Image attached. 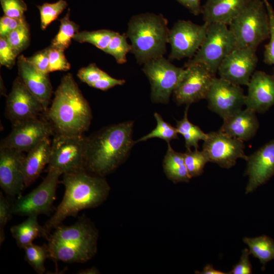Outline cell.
<instances>
[{
    "label": "cell",
    "mask_w": 274,
    "mask_h": 274,
    "mask_svg": "<svg viewBox=\"0 0 274 274\" xmlns=\"http://www.w3.org/2000/svg\"><path fill=\"white\" fill-rule=\"evenodd\" d=\"M63 197L50 219L43 226L45 237L68 217L82 210L97 207L108 198L110 187L104 178L86 169L63 174Z\"/></svg>",
    "instance_id": "obj_1"
},
{
    "label": "cell",
    "mask_w": 274,
    "mask_h": 274,
    "mask_svg": "<svg viewBox=\"0 0 274 274\" xmlns=\"http://www.w3.org/2000/svg\"><path fill=\"white\" fill-rule=\"evenodd\" d=\"M133 123L124 122L106 127L87 136L86 169L105 177L127 158L135 142Z\"/></svg>",
    "instance_id": "obj_2"
},
{
    "label": "cell",
    "mask_w": 274,
    "mask_h": 274,
    "mask_svg": "<svg viewBox=\"0 0 274 274\" xmlns=\"http://www.w3.org/2000/svg\"><path fill=\"white\" fill-rule=\"evenodd\" d=\"M47 111L56 133L83 134L88 129L92 119L89 104L70 73L62 78Z\"/></svg>",
    "instance_id": "obj_3"
},
{
    "label": "cell",
    "mask_w": 274,
    "mask_h": 274,
    "mask_svg": "<svg viewBox=\"0 0 274 274\" xmlns=\"http://www.w3.org/2000/svg\"><path fill=\"white\" fill-rule=\"evenodd\" d=\"M161 14L146 13L133 16L128 22L126 36L136 62L144 64L166 53L169 29Z\"/></svg>",
    "instance_id": "obj_4"
},
{
    "label": "cell",
    "mask_w": 274,
    "mask_h": 274,
    "mask_svg": "<svg viewBox=\"0 0 274 274\" xmlns=\"http://www.w3.org/2000/svg\"><path fill=\"white\" fill-rule=\"evenodd\" d=\"M228 27L234 36L236 48L256 50L270 36L269 16L263 1L252 0Z\"/></svg>",
    "instance_id": "obj_5"
},
{
    "label": "cell",
    "mask_w": 274,
    "mask_h": 274,
    "mask_svg": "<svg viewBox=\"0 0 274 274\" xmlns=\"http://www.w3.org/2000/svg\"><path fill=\"white\" fill-rule=\"evenodd\" d=\"M205 38L195 55L185 63L199 64L215 76L224 59L236 48L234 36L228 26L208 24Z\"/></svg>",
    "instance_id": "obj_6"
},
{
    "label": "cell",
    "mask_w": 274,
    "mask_h": 274,
    "mask_svg": "<svg viewBox=\"0 0 274 274\" xmlns=\"http://www.w3.org/2000/svg\"><path fill=\"white\" fill-rule=\"evenodd\" d=\"M87 136L55 133L51 142L48 169L62 175L86 169Z\"/></svg>",
    "instance_id": "obj_7"
},
{
    "label": "cell",
    "mask_w": 274,
    "mask_h": 274,
    "mask_svg": "<svg viewBox=\"0 0 274 274\" xmlns=\"http://www.w3.org/2000/svg\"><path fill=\"white\" fill-rule=\"evenodd\" d=\"M142 70L151 84V100L163 104L168 102L185 72V68L176 66L164 56L145 63Z\"/></svg>",
    "instance_id": "obj_8"
},
{
    "label": "cell",
    "mask_w": 274,
    "mask_h": 274,
    "mask_svg": "<svg viewBox=\"0 0 274 274\" xmlns=\"http://www.w3.org/2000/svg\"><path fill=\"white\" fill-rule=\"evenodd\" d=\"M61 175L56 169H48L47 176L36 188L25 196H19L13 203V214L26 216L49 215L53 211L56 190Z\"/></svg>",
    "instance_id": "obj_9"
},
{
    "label": "cell",
    "mask_w": 274,
    "mask_h": 274,
    "mask_svg": "<svg viewBox=\"0 0 274 274\" xmlns=\"http://www.w3.org/2000/svg\"><path fill=\"white\" fill-rule=\"evenodd\" d=\"M208 24L198 25L191 21L179 20L169 29L168 43L171 50L168 59L191 58L201 46L206 35Z\"/></svg>",
    "instance_id": "obj_10"
},
{
    "label": "cell",
    "mask_w": 274,
    "mask_h": 274,
    "mask_svg": "<svg viewBox=\"0 0 274 274\" xmlns=\"http://www.w3.org/2000/svg\"><path fill=\"white\" fill-rule=\"evenodd\" d=\"M50 122L39 117L13 125L9 134L3 139L0 147L28 152L54 132Z\"/></svg>",
    "instance_id": "obj_11"
},
{
    "label": "cell",
    "mask_w": 274,
    "mask_h": 274,
    "mask_svg": "<svg viewBox=\"0 0 274 274\" xmlns=\"http://www.w3.org/2000/svg\"><path fill=\"white\" fill-rule=\"evenodd\" d=\"M185 67V72L173 94L177 104L189 106L206 99L215 76L199 64Z\"/></svg>",
    "instance_id": "obj_12"
},
{
    "label": "cell",
    "mask_w": 274,
    "mask_h": 274,
    "mask_svg": "<svg viewBox=\"0 0 274 274\" xmlns=\"http://www.w3.org/2000/svg\"><path fill=\"white\" fill-rule=\"evenodd\" d=\"M206 99L209 109L223 119L242 109L246 95L241 86L215 77Z\"/></svg>",
    "instance_id": "obj_13"
},
{
    "label": "cell",
    "mask_w": 274,
    "mask_h": 274,
    "mask_svg": "<svg viewBox=\"0 0 274 274\" xmlns=\"http://www.w3.org/2000/svg\"><path fill=\"white\" fill-rule=\"evenodd\" d=\"M203 142L202 150L208 155L210 162L222 168L232 167L239 158L247 159L244 142L219 130L208 133Z\"/></svg>",
    "instance_id": "obj_14"
},
{
    "label": "cell",
    "mask_w": 274,
    "mask_h": 274,
    "mask_svg": "<svg viewBox=\"0 0 274 274\" xmlns=\"http://www.w3.org/2000/svg\"><path fill=\"white\" fill-rule=\"evenodd\" d=\"M256 51L250 48H235L219 67V77L237 85L247 86L257 64Z\"/></svg>",
    "instance_id": "obj_15"
},
{
    "label": "cell",
    "mask_w": 274,
    "mask_h": 274,
    "mask_svg": "<svg viewBox=\"0 0 274 274\" xmlns=\"http://www.w3.org/2000/svg\"><path fill=\"white\" fill-rule=\"evenodd\" d=\"M45 111L40 101L27 89L18 76L7 96L5 114L13 125L39 117Z\"/></svg>",
    "instance_id": "obj_16"
},
{
    "label": "cell",
    "mask_w": 274,
    "mask_h": 274,
    "mask_svg": "<svg viewBox=\"0 0 274 274\" xmlns=\"http://www.w3.org/2000/svg\"><path fill=\"white\" fill-rule=\"evenodd\" d=\"M24 157L22 152L0 147V186L8 196H20L25 188Z\"/></svg>",
    "instance_id": "obj_17"
},
{
    "label": "cell",
    "mask_w": 274,
    "mask_h": 274,
    "mask_svg": "<svg viewBox=\"0 0 274 274\" xmlns=\"http://www.w3.org/2000/svg\"><path fill=\"white\" fill-rule=\"evenodd\" d=\"M245 175L249 177L246 194L253 192L274 176V139L248 156Z\"/></svg>",
    "instance_id": "obj_18"
},
{
    "label": "cell",
    "mask_w": 274,
    "mask_h": 274,
    "mask_svg": "<svg viewBox=\"0 0 274 274\" xmlns=\"http://www.w3.org/2000/svg\"><path fill=\"white\" fill-rule=\"evenodd\" d=\"M245 106L256 113H264L274 105V76L256 71L247 85Z\"/></svg>",
    "instance_id": "obj_19"
},
{
    "label": "cell",
    "mask_w": 274,
    "mask_h": 274,
    "mask_svg": "<svg viewBox=\"0 0 274 274\" xmlns=\"http://www.w3.org/2000/svg\"><path fill=\"white\" fill-rule=\"evenodd\" d=\"M17 66L18 77L27 89L40 101L45 112H47L52 93L48 74L37 70L23 55L18 57Z\"/></svg>",
    "instance_id": "obj_20"
},
{
    "label": "cell",
    "mask_w": 274,
    "mask_h": 274,
    "mask_svg": "<svg viewBox=\"0 0 274 274\" xmlns=\"http://www.w3.org/2000/svg\"><path fill=\"white\" fill-rule=\"evenodd\" d=\"M252 0H207L202 7L204 23L229 25Z\"/></svg>",
    "instance_id": "obj_21"
},
{
    "label": "cell",
    "mask_w": 274,
    "mask_h": 274,
    "mask_svg": "<svg viewBox=\"0 0 274 274\" xmlns=\"http://www.w3.org/2000/svg\"><path fill=\"white\" fill-rule=\"evenodd\" d=\"M49 258L67 263H84L96 254L97 243L48 242Z\"/></svg>",
    "instance_id": "obj_22"
},
{
    "label": "cell",
    "mask_w": 274,
    "mask_h": 274,
    "mask_svg": "<svg viewBox=\"0 0 274 274\" xmlns=\"http://www.w3.org/2000/svg\"><path fill=\"white\" fill-rule=\"evenodd\" d=\"M259 127L256 112L246 108L223 119L219 130L243 142L253 138Z\"/></svg>",
    "instance_id": "obj_23"
},
{
    "label": "cell",
    "mask_w": 274,
    "mask_h": 274,
    "mask_svg": "<svg viewBox=\"0 0 274 274\" xmlns=\"http://www.w3.org/2000/svg\"><path fill=\"white\" fill-rule=\"evenodd\" d=\"M98 233L94 226L82 219L70 226H60L50 234L48 242L97 243Z\"/></svg>",
    "instance_id": "obj_24"
},
{
    "label": "cell",
    "mask_w": 274,
    "mask_h": 274,
    "mask_svg": "<svg viewBox=\"0 0 274 274\" xmlns=\"http://www.w3.org/2000/svg\"><path fill=\"white\" fill-rule=\"evenodd\" d=\"M51 142L49 138L41 142L27 152L23 161L25 188L32 184L40 176L50 159Z\"/></svg>",
    "instance_id": "obj_25"
},
{
    "label": "cell",
    "mask_w": 274,
    "mask_h": 274,
    "mask_svg": "<svg viewBox=\"0 0 274 274\" xmlns=\"http://www.w3.org/2000/svg\"><path fill=\"white\" fill-rule=\"evenodd\" d=\"M166 177L175 183L189 182L190 177L184 159V154L175 151L167 143V150L163 161Z\"/></svg>",
    "instance_id": "obj_26"
},
{
    "label": "cell",
    "mask_w": 274,
    "mask_h": 274,
    "mask_svg": "<svg viewBox=\"0 0 274 274\" xmlns=\"http://www.w3.org/2000/svg\"><path fill=\"white\" fill-rule=\"evenodd\" d=\"M37 215H30L23 222L14 225L10 228L12 236L18 247L23 249L32 243L38 237H45L43 227L41 226Z\"/></svg>",
    "instance_id": "obj_27"
},
{
    "label": "cell",
    "mask_w": 274,
    "mask_h": 274,
    "mask_svg": "<svg viewBox=\"0 0 274 274\" xmlns=\"http://www.w3.org/2000/svg\"><path fill=\"white\" fill-rule=\"evenodd\" d=\"M243 242L248 246L250 254L258 259L262 270L266 264L274 259V241L263 235L255 237H244Z\"/></svg>",
    "instance_id": "obj_28"
},
{
    "label": "cell",
    "mask_w": 274,
    "mask_h": 274,
    "mask_svg": "<svg viewBox=\"0 0 274 274\" xmlns=\"http://www.w3.org/2000/svg\"><path fill=\"white\" fill-rule=\"evenodd\" d=\"M188 107L189 105H187L183 118L180 120L177 121L176 127L178 133L184 137L187 150H190L192 147L195 149H198L199 142L201 140L205 141L208 133L204 132L199 127L189 121Z\"/></svg>",
    "instance_id": "obj_29"
},
{
    "label": "cell",
    "mask_w": 274,
    "mask_h": 274,
    "mask_svg": "<svg viewBox=\"0 0 274 274\" xmlns=\"http://www.w3.org/2000/svg\"><path fill=\"white\" fill-rule=\"evenodd\" d=\"M70 9L59 19L60 23L58 33L51 41V46L62 51L69 47L74 36L79 32V26L70 19Z\"/></svg>",
    "instance_id": "obj_30"
},
{
    "label": "cell",
    "mask_w": 274,
    "mask_h": 274,
    "mask_svg": "<svg viewBox=\"0 0 274 274\" xmlns=\"http://www.w3.org/2000/svg\"><path fill=\"white\" fill-rule=\"evenodd\" d=\"M116 32L105 29L90 31L84 30L76 33L73 40L80 43H90L104 51Z\"/></svg>",
    "instance_id": "obj_31"
},
{
    "label": "cell",
    "mask_w": 274,
    "mask_h": 274,
    "mask_svg": "<svg viewBox=\"0 0 274 274\" xmlns=\"http://www.w3.org/2000/svg\"><path fill=\"white\" fill-rule=\"evenodd\" d=\"M23 249L26 262L36 272L44 273L45 271V261L49 257L47 245L39 246L32 243Z\"/></svg>",
    "instance_id": "obj_32"
},
{
    "label": "cell",
    "mask_w": 274,
    "mask_h": 274,
    "mask_svg": "<svg viewBox=\"0 0 274 274\" xmlns=\"http://www.w3.org/2000/svg\"><path fill=\"white\" fill-rule=\"evenodd\" d=\"M126 33L116 32L113 37L106 49L105 53L113 56L119 64H123L127 61L126 55L130 52L131 46L127 41Z\"/></svg>",
    "instance_id": "obj_33"
},
{
    "label": "cell",
    "mask_w": 274,
    "mask_h": 274,
    "mask_svg": "<svg viewBox=\"0 0 274 274\" xmlns=\"http://www.w3.org/2000/svg\"><path fill=\"white\" fill-rule=\"evenodd\" d=\"M154 116L157 122L156 127L147 134L135 141V143L146 141L154 138L162 139L167 143H169L172 140L178 139L179 133L176 127L164 121L158 113H155Z\"/></svg>",
    "instance_id": "obj_34"
},
{
    "label": "cell",
    "mask_w": 274,
    "mask_h": 274,
    "mask_svg": "<svg viewBox=\"0 0 274 274\" xmlns=\"http://www.w3.org/2000/svg\"><path fill=\"white\" fill-rule=\"evenodd\" d=\"M184 154L185 164L191 178L201 175L204 169L205 165L210 162L207 153L202 150L194 151L187 150Z\"/></svg>",
    "instance_id": "obj_35"
},
{
    "label": "cell",
    "mask_w": 274,
    "mask_h": 274,
    "mask_svg": "<svg viewBox=\"0 0 274 274\" xmlns=\"http://www.w3.org/2000/svg\"><path fill=\"white\" fill-rule=\"evenodd\" d=\"M67 6L65 0H58L54 3H45L42 5L37 6L40 14L42 29H45L50 24L57 19Z\"/></svg>",
    "instance_id": "obj_36"
},
{
    "label": "cell",
    "mask_w": 274,
    "mask_h": 274,
    "mask_svg": "<svg viewBox=\"0 0 274 274\" xmlns=\"http://www.w3.org/2000/svg\"><path fill=\"white\" fill-rule=\"evenodd\" d=\"M6 38L18 55L25 50L28 47L30 41L29 27L26 21L10 32Z\"/></svg>",
    "instance_id": "obj_37"
},
{
    "label": "cell",
    "mask_w": 274,
    "mask_h": 274,
    "mask_svg": "<svg viewBox=\"0 0 274 274\" xmlns=\"http://www.w3.org/2000/svg\"><path fill=\"white\" fill-rule=\"evenodd\" d=\"M269 16L270 23L269 41L265 45L263 61L267 64L273 65L274 76V10L268 0H263Z\"/></svg>",
    "instance_id": "obj_38"
},
{
    "label": "cell",
    "mask_w": 274,
    "mask_h": 274,
    "mask_svg": "<svg viewBox=\"0 0 274 274\" xmlns=\"http://www.w3.org/2000/svg\"><path fill=\"white\" fill-rule=\"evenodd\" d=\"M50 72L67 71L71 68V64L65 56L64 51L57 48L49 47Z\"/></svg>",
    "instance_id": "obj_39"
},
{
    "label": "cell",
    "mask_w": 274,
    "mask_h": 274,
    "mask_svg": "<svg viewBox=\"0 0 274 274\" xmlns=\"http://www.w3.org/2000/svg\"><path fill=\"white\" fill-rule=\"evenodd\" d=\"M0 2L4 15L18 19L25 18L27 7L23 0H0Z\"/></svg>",
    "instance_id": "obj_40"
},
{
    "label": "cell",
    "mask_w": 274,
    "mask_h": 274,
    "mask_svg": "<svg viewBox=\"0 0 274 274\" xmlns=\"http://www.w3.org/2000/svg\"><path fill=\"white\" fill-rule=\"evenodd\" d=\"M12 204L10 200L6 197L2 191L0 192V244L6 239L5 227L13 215Z\"/></svg>",
    "instance_id": "obj_41"
},
{
    "label": "cell",
    "mask_w": 274,
    "mask_h": 274,
    "mask_svg": "<svg viewBox=\"0 0 274 274\" xmlns=\"http://www.w3.org/2000/svg\"><path fill=\"white\" fill-rule=\"evenodd\" d=\"M107 74V73L100 69L95 63H91L80 69L77 76L82 82L91 87L93 84Z\"/></svg>",
    "instance_id": "obj_42"
},
{
    "label": "cell",
    "mask_w": 274,
    "mask_h": 274,
    "mask_svg": "<svg viewBox=\"0 0 274 274\" xmlns=\"http://www.w3.org/2000/svg\"><path fill=\"white\" fill-rule=\"evenodd\" d=\"M18 55L9 44L6 37H0V64L8 68L15 65Z\"/></svg>",
    "instance_id": "obj_43"
},
{
    "label": "cell",
    "mask_w": 274,
    "mask_h": 274,
    "mask_svg": "<svg viewBox=\"0 0 274 274\" xmlns=\"http://www.w3.org/2000/svg\"><path fill=\"white\" fill-rule=\"evenodd\" d=\"M26 59L40 72L46 74L49 73V47L37 52Z\"/></svg>",
    "instance_id": "obj_44"
},
{
    "label": "cell",
    "mask_w": 274,
    "mask_h": 274,
    "mask_svg": "<svg viewBox=\"0 0 274 274\" xmlns=\"http://www.w3.org/2000/svg\"><path fill=\"white\" fill-rule=\"evenodd\" d=\"M250 252L248 249H244L239 262L233 266L229 274H250L252 273V265L249 260Z\"/></svg>",
    "instance_id": "obj_45"
},
{
    "label": "cell",
    "mask_w": 274,
    "mask_h": 274,
    "mask_svg": "<svg viewBox=\"0 0 274 274\" xmlns=\"http://www.w3.org/2000/svg\"><path fill=\"white\" fill-rule=\"evenodd\" d=\"M25 21V18L18 19L5 15L1 17L0 19V37L6 38L10 32Z\"/></svg>",
    "instance_id": "obj_46"
},
{
    "label": "cell",
    "mask_w": 274,
    "mask_h": 274,
    "mask_svg": "<svg viewBox=\"0 0 274 274\" xmlns=\"http://www.w3.org/2000/svg\"><path fill=\"white\" fill-rule=\"evenodd\" d=\"M125 83V80L113 78L107 74L105 76L93 84L91 87L106 91L116 86L122 85Z\"/></svg>",
    "instance_id": "obj_47"
},
{
    "label": "cell",
    "mask_w": 274,
    "mask_h": 274,
    "mask_svg": "<svg viewBox=\"0 0 274 274\" xmlns=\"http://www.w3.org/2000/svg\"><path fill=\"white\" fill-rule=\"evenodd\" d=\"M176 1L194 15L197 16L201 13L202 7L200 5V0Z\"/></svg>",
    "instance_id": "obj_48"
},
{
    "label": "cell",
    "mask_w": 274,
    "mask_h": 274,
    "mask_svg": "<svg viewBox=\"0 0 274 274\" xmlns=\"http://www.w3.org/2000/svg\"><path fill=\"white\" fill-rule=\"evenodd\" d=\"M195 273L200 274H224L225 273L223 271L215 269L212 264H209L206 265L202 271H196Z\"/></svg>",
    "instance_id": "obj_49"
},
{
    "label": "cell",
    "mask_w": 274,
    "mask_h": 274,
    "mask_svg": "<svg viewBox=\"0 0 274 274\" xmlns=\"http://www.w3.org/2000/svg\"><path fill=\"white\" fill-rule=\"evenodd\" d=\"M79 274H97L99 273V271L95 267L82 269L78 272Z\"/></svg>",
    "instance_id": "obj_50"
}]
</instances>
